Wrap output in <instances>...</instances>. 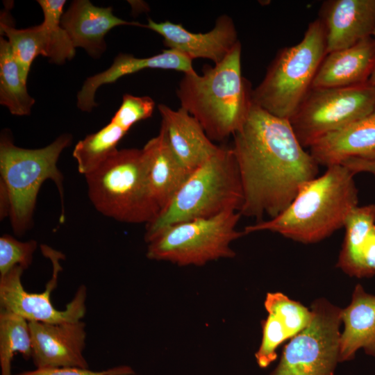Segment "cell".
I'll return each mask as SVG.
<instances>
[{
    "mask_svg": "<svg viewBox=\"0 0 375 375\" xmlns=\"http://www.w3.org/2000/svg\"><path fill=\"white\" fill-rule=\"evenodd\" d=\"M231 149L241 178V215L274 218L292 203L301 188L317 176L319 165L297 139L290 121L253 103Z\"/></svg>",
    "mask_w": 375,
    "mask_h": 375,
    "instance_id": "obj_1",
    "label": "cell"
},
{
    "mask_svg": "<svg viewBox=\"0 0 375 375\" xmlns=\"http://www.w3.org/2000/svg\"><path fill=\"white\" fill-rule=\"evenodd\" d=\"M354 174L343 165L326 167L324 174L305 183L288 208L276 217L244 229L277 233L303 244L318 242L344 227L358 206Z\"/></svg>",
    "mask_w": 375,
    "mask_h": 375,
    "instance_id": "obj_2",
    "label": "cell"
},
{
    "mask_svg": "<svg viewBox=\"0 0 375 375\" xmlns=\"http://www.w3.org/2000/svg\"><path fill=\"white\" fill-rule=\"evenodd\" d=\"M241 53L238 42L220 63L205 66L201 75L185 74L176 90L181 107L200 123L212 141L233 135L253 103V90L242 74Z\"/></svg>",
    "mask_w": 375,
    "mask_h": 375,
    "instance_id": "obj_3",
    "label": "cell"
},
{
    "mask_svg": "<svg viewBox=\"0 0 375 375\" xmlns=\"http://www.w3.org/2000/svg\"><path fill=\"white\" fill-rule=\"evenodd\" d=\"M72 142L63 134L49 145L29 149L17 147L10 136L0 140L1 219L8 216L14 233L24 234L32 226L37 197L42 183L52 180L58 188L65 219L63 176L57 167L62 151Z\"/></svg>",
    "mask_w": 375,
    "mask_h": 375,
    "instance_id": "obj_4",
    "label": "cell"
},
{
    "mask_svg": "<svg viewBox=\"0 0 375 375\" xmlns=\"http://www.w3.org/2000/svg\"><path fill=\"white\" fill-rule=\"evenodd\" d=\"M244 194L231 147L219 150L190 174L169 205L146 226L148 243L164 227L176 223L215 217L242 206Z\"/></svg>",
    "mask_w": 375,
    "mask_h": 375,
    "instance_id": "obj_5",
    "label": "cell"
},
{
    "mask_svg": "<svg viewBox=\"0 0 375 375\" xmlns=\"http://www.w3.org/2000/svg\"><path fill=\"white\" fill-rule=\"evenodd\" d=\"M85 177L89 199L104 216L147 225L160 212L150 189L142 149H117Z\"/></svg>",
    "mask_w": 375,
    "mask_h": 375,
    "instance_id": "obj_6",
    "label": "cell"
},
{
    "mask_svg": "<svg viewBox=\"0 0 375 375\" xmlns=\"http://www.w3.org/2000/svg\"><path fill=\"white\" fill-rule=\"evenodd\" d=\"M326 55L325 30L318 18L309 24L298 44L278 52L260 83L252 90L253 103L289 120L311 89Z\"/></svg>",
    "mask_w": 375,
    "mask_h": 375,
    "instance_id": "obj_7",
    "label": "cell"
},
{
    "mask_svg": "<svg viewBox=\"0 0 375 375\" xmlns=\"http://www.w3.org/2000/svg\"><path fill=\"white\" fill-rule=\"evenodd\" d=\"M241 216L238 211H227L167 226L148 242L147 257L180 266H202L233 258L235 253L231 243L245 235L236 229Z\"/></svg>",
    "mask_w": 375,
    "mask_h": 375,
    "instance_id": "obj_8",
    "label": "cell"
},
{
    "mask_svg": "<svg viewBox=\"0 0 375 375\" xmlns=\"http://www.w3.org/2000/svg\"><path fill=\"white\" fill-rule=\"evenodd\" d=\"M374 109L375 86L369 81L347 87L311 88L289 121L305 148Z\"/></svg>",
    "mask_w": 375,
    "mask_h": 375,
    "instance_id": "obj_9",
    "label": "cell"
},
{
    "mask_svg": "<svg viewBox=\"0 0 375 375\" xmlns=\"http://www.w3.org/2000/svg\"><path fill=\"white\" fill-rule=\"evenodd\" d=\"M309 325L285 345L269 375H333L339 362L342 309L325 299H315Z\"/></svg>",
    "mask_w": 375,
    "mask_h": 375,
    "instance_id": "obj_10",
    "label": "cell"
},
{
    "mask_svg": "<svg viewBox=\"0 0 375 375\" xmlns=\"http://www.w3.org/2000/svg\"><path fill=\"white\" fill-rule=\"evenodd\" d=\"M43 253L53 265V274L40 293H30L22 283L24 269L16 266L6 275L0 276L1 309L15 313L28 322L65 323L81 321L86 312L87 288L81 285L64 310H57L51 301V292L56 287L58 274L62 270L60 260L63 255L48 246L41 247Z\"/></svg>",
    "mask_w": 375,
    "mask_h": 375,
    "instance_id": "obj_11",
    "label": "cell"
},
{
    "mask_svg": "<svg viewBox=\"0 0 375 375\" xmlns=\"http://www.w3.org/2000/svg\"><path fill=\"white\" fill-rule=\"evenodd\" d=\"M142 27L162 35L168 49L176 51L192 60L208 59L215 65L223 61L240 42L234 22L226 14L220 15L214 27L206 33H192L182 24L168 20L158 23L150 18Z\"/></svg>",
    "mask_w": 375,
    "mask_h": 375,
    "instance_id": "obj_12",
    "label": "cell"
},
{
    "mask_svg": "<svg viewBox=\"0 0 375 375\" xmlns=\"http://www.w3.org/2000/svg\"><path fill=\"white\" fill-rule=\"evenodd\" d=\"M32 356L37 369L88 368L83 356L85 324L74 322L44 323L29 322Z\"/></svg>",
    "mask_w": 375,
    "mask_h": 375,
    "instance_id": "obj_13",
    "label": "cell"
},
{
    "mask_svg": "<svg viewBox=\"0 0 375 375\" xmlns=\"http://www.w3.org/2000/svg\"><path fill=\"white\" fill-rule=\"evenodd\" d=\"M326 54L350 47L373 36L375 0H330L321 8Z\"/></svg>",
    "mask_w": 375,
    "mask_h": 375,
    "instance_id": "obj_14",
    "label": "cell"
},
{
    "mask_svg": "<svg viewBox=\"0 0 375 375\" xmlns=\"http://www.w3.org/2000/svg\"><path fill=\"white\" fill-rule=\"evenodd\" d=\"M162 117L161 126L172 151L191 174L219 149L208 137L200 123L180 107L173 110L160 103L158 106Z\"/></svg>",
    "mask_w": 375,
    "mask_h": 375,
    "instance_id": "obj_15",
    "label": "cell"
},
{
    "mask_svg": "<svg viewBox=\"0 0 375 375\" xmlns=\"http://www.w3.org/2000/svg\"><path fill=\"white\" fill-rule=\"evenodd\" d=\"M61 25L75 48H83L97 58L106 49L104 38L112 28L123 25L142 27L143 24L116 17L111 7H97L90 1L76 0L63 13Z\"/></svg>",
    "mask_w": 375,
    "mask_h": 375,
    "instance_id": "obj_16",
    "label": "cell"
},
{
    "mask_svg": "<svg viewBox=\"0 0 375 375\" xmlns=\"http://www.w3.org/2000/svg\"><path fill=\"white\" fill-rule=\"evenodd\" d=\"M375 66V38H366L354 45L327 53L311 88H331L369 81Z\"/></svg>",
    "mask_w": 375,
    "mask_h": 375,
    "instance_id": "obj_17",
    "label": "cell"
},
{
    "mask_svg": "<svg viewBox=\"0 0 375 375\" xmlns=\"http://www.w3.org/2000/svg\"><path fill=\"white\" fill-rule=\"evenodd\" d=\"M144 69H172L185 74L194 73L192 60L172 49L147 58H136L131 54L119 53L112 65L105 71L88 77L77 94V106L84 112H90L97 106L94 101L97 89L104 84L115 82L119 78Z\"/></svg>",
    "mask_w": 375,
    "mask_h": 375,
    "instance_id": "obj_18",
    "label": "cell"
},
{
    "mask_svg": "<svg viewBox=\"0 0 375 375\" xmlns=\"http://www.w3.org/2000/svg\"><path fill=\"white\" fill-rule=\"evenodd\" d=\"M309 148L317 164L326 167L352 158L375 159V109L365 117L324 136Z\"/></svg>",
    "mask_w": 375,
    "mask_h": 375,
    "instance_id": "obj_19",
    "label": "cell"
},
{
    "mask_svg": "<svg viewBox=\"0 0 375 375\" xmlns=\"http://www.w3.org/2000/svg\"><path fill=\"white\" fill-rule=\"evenodd\" d=\"M341 319L344 327L339 340V362L352 360L360 349L375 356V295L357 284L350 304L342 309Z\"/></svg>",
    "mask_w": 375,
    "mask_h": 375,
    "instance_id": "obj_20",
    "label": "cell"
},
{
    "mask_svg": "<svg viewBox=\"0 0 375 375\" xmlns=\"http://www.w3.org/2000/svg\"><path fill=\"white\" fill-rule=\"evenodd\" d=\"M142 149L147 164L150 189L161 212L190 173L172 151L162 127L158 134L149 140Z\"/></svg>",
    "mask_w": 375,
    "mask_h": 375,
    "instance_id": "obj_21",
    "label": "cell"
},
{
    "mask_svg": "<svg viewBox=\"0 0 375 375\" xmlns=\"http://www.w3.org/2000/svg\"><path fill=\"white\" fill-rule=\"evenodd\" d=\"M0 103L14 115L31 113L35 99L28 94L26 82L7 40L0 38Z\"/></svg>",
    "mask_w": 375,
    "mask_h": 375,
    "instance_id": "obj_22",
    "label": "cell"
},
{
    "mask_svg": "<svg viewBox=\"0 0 375 375\" xmlns=\"http://www.w3.org/2000/svg\"><path fill=\"white\" fill-rule=\"evenodd\" d=\"M127 132L110 122L101 130L78 141L73 151L78 172L85 176L95 170L117 150V144Z\"/></svg>",
    "mask_w": 375,
    "mask_h": 375,
    "instance_id": "obj_23",
    "label": "cell"
},
{
    "mask_svg": "<svg viewBox=\"0 0 375 375\" xmlns=\"http://www.w3.org/2000/svg\"><path fill=\"white\" fill-rule=\"evenodd\" d=\"M1 33L6 35L23 79L27 77L34 59L39 55L47 57L48 39L42 24L17 29L1 19Z\"/></svg>",
    "mask_w": 375,
    "mask_h": 375,
    "instance_id": "obj_24",
    "label": "cell"
},
{
    "mask_svg": "<svg viewBox=\"0 0 375 375\" xmlns=\"http://www.w3.org/2000/svg\"><path fill=\"white\" fill-rule=\"evenodd\" d=\"M15 353H20L26 359L32 356L29 322L15 313L1 309V375H12L11 362Z\"/></svg>",
    "mask_w": 375,
    "mask_h": 375,
    "instance_id": "obj_25",
    "label": "cell"
},
{
    "mask_svg": "<svg viewBox=\"0 0 375 375\" xmlns=\"http://www.w3.org/2000/svg\"><path fill=\"white\" fill-rule=\"evenodd\" d=\"M374 226L375 204L355 207L346 219L344 238L336 266L350 276L358 248Z\"/></svg>",
    "mask_w": 375,
    "mask_h": 375,
    "instance_id": "obj_26",
    "label": "cell"
},
{
    "mask_svg": "<svg viewBox=\"0 0 375 375\" xmlns=\"http://www.w3.org/2000/svg\"><path fill=\"white\" fill-rule=\"evenodd\" d=\"M44 14L42 23L48 39L47 58L54 64L61 65L72 59L76 52L67 31L61 25L65 0H38Z\"/></svg>",
    "mask_w": 375,
    "mask_h": 375,
    "instance_id": "obj_27",
    "label": "cell"
},
{
    "mask_svg": "<svg viewBox=\"0 0 375 375\" xmlns=\"http://www.w3.org/2000/svg\"><path fill=\"white\" fill-rule=\"evenodd\" d=\"M264 306L268 313L275 315L283 323L289 339L306 328L312 318L311 310L281 292H268Z\"/></svg>",
    "mask_w": 375,
    "mask_h": 375,
    "instance_id": "obj_28",
    "label": "cell"
},
{
    "mask_svg": "<svg viewBox=\"0 0 375 375\" xmlns=\"http://www.w3.org/2000/svg\"><path fill=\"white\" fill-rule=\"evenodd\" d=\"M262 338L255 358L258 365L265 369L276 360L277 349L289 337L283 323L272 313H269L267 319L262 321Z\"/></svg>",
    "mask_w": 375,
    "mask_h": 375,
    "instance_id": "obj_29",
    "label": "cell"
},
{
    "mask_svg": "<svg viewBox=\"0 0 375 375\" xmlns=\"http://www.w3.org/2000/svg\"><path fill=\"white\" fill-rule=\"evenodd\" d=\"M35 240L21 242L9 235L0 238V276L6 275L16 266L24 270L32 263L37 249Z\"/></svg>",
    "mask_w": 375,
    "mask_h": 375,
    "instance_id": "obj_30",
    "label": "cell"
},
{
    "mask_svg": "<svg viewBox=\"0 0 375 375\" xmlns=\"http://www.w3.org/2000/svg\"><path fill=\"white\" fill-rule=\"evenodd\" d=\"M154 108L155 102L149 97H136L125 94L119 108L110 122L128 131L136 122L150 117Z\"/></svg>",
    "mask_w": 375,
    "mask_h": 375,
    "instance_id": "obj_31",
    "label": "cell"
},
{
    "mask_svg": "<svg viewBox=\"0 0 375 375\" xmlns=\"http://www.w3.org/2000/svg\"><path fill=\"white\" fill-rule=\"evenodd\" d=\"M375 275V226L360 244L353 276L369 278Z\"/></svg>",
    "mask_w": 375,
    "mask_h": 375,
    "instance_id": "obj_32",
    "label": "cell"
},
{
    "mask_svg": "<svg viewBox=\"0 0 375 375\" xmlns=\"http://www.w3.org/2000/svg\"><path fill=\"white\" fill-rule=\"evenodd\" d=\"M134 370L129 366L122 365L102 371H91L88 368L61 367L42 368L26 371L16 375H133Z\"/></svg>",
    "mask_w": 375,
    "mask_h": 375,
    "instance_id": "obj_33",
    "label": "cell"
},
{
    "mask_svg": "<svg viewBox=\"0 0 375 375\" xmlns=\"http://www.w3.org/2000/svg\"><path fill=\"white\" fill-rule=\"evenodd\" d=\"M340 165H344L356 174L359 172H367L375 176V159L352 158Z\"/></svg>",
    "mask_w": 375,
    "mask_h": 375,
    "instance_id": "obj_34",
    "label": "cell"
},
{
    "mask_svg": "<svg viewBox=\"0 0 375 375\" xmlns=\"http://www.w3.org/2000/svg\"><path fill=\"white\" fill-rule=\"evenodd\" d=\"M373 37L375 38V32L373 35ZM369 82L372 84L373 85L375 86V66H374V70L372 72V74L369 79Z\"/></svg>",
    "mask_w": 375,
    "mask_h": 375,
    "instance_id": "obj_35",
    "label": "cell"
}]
</instances>
